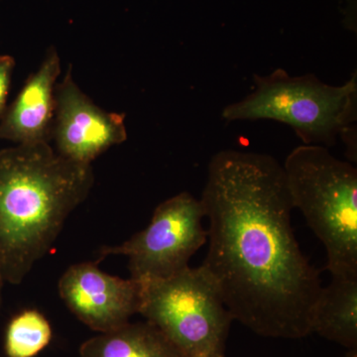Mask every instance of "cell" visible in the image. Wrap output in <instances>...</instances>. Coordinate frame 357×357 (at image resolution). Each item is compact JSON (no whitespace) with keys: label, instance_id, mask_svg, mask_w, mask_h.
I'll return each instance as SVG.
<instances>
[{"label":"cell","instance_id":"obj_1","mask_svg":"<svg viewBox=\"0 0 357 357\" xmlns=\"http://www.w3.org/2000/svg\"><path fill=\"white\" fill-rule=\"evenodd\" d=\"M208 248L202 266L234 321L263 337L311 335L319 272L301 250L283 166L270 155H213L202 192Z\"/></svg>","mask_w":357,"mask_h":357},{"label":"cell","instance_id":"obj_2","mask_svg":"<svg viewBox=\"0 0 357 357\" xmlns=\"http://www.w3.org/2000/svg\"><path fill=\"white\" fill-rule=\"evenodd\" d=\"M93 185L91 164L64 158L49 142L0 151V280H24Z\"/></svg>","mask_w":357,"mask_h":357},{"label":"cell","instance_id":"obj_3","mask_svg":"<svg viewBox=\"0 0 357 357\" xmlns=\"http://www.w3.org/2000/svg\"><path fill=\"white\" fill-rule=\"evenodd\" d=\"M294 208L326 248L332 276L357 277V169L328 148L296 147L284 163Z\"/></svg>","mask_w":357,"mask_h":357},{"label":"cell","instance_id":"obj_4","mask_svg":"<svg viewBox=\"0 0 357 357\" xmlns=\"http://www.w3.org/2000/svg\"><path fill=\"white\" fill-rule=\"evenodd\" d=\"M253 83L249 95L223 109L225 121L281 122L303 144L326 148L356 126V72L340 86L324 83L312 74L292 76L284 69L255 75Z\"/></svg>","mask_w":357,"mask_h":357},{"label":"cell","instance_id":"obj_5","mask_svg":"<svg viewBox=\"0 0 357 357\" xmlns=\"http://www.w3.org/2000/svg\"><path fill=\"white\" fill-rule=\"evenodd\" d=\"M139 314L185 357H225L234 318L203 266L141 282Z\"/></svg>","mask_w":357,"mask_h":357},{"label":"cell","instance_id":"obj_6","mask_svg":"<svg viewBox=\"0 0 357 357\" xmlns=\"http://www.w3.org/2000/svg\"><path fill=\"white\" fill-rule=\"evenodd\" d=\"M201 199L182 192L160 204L146 229L117 246H105L102 258L128 257L131 278L162 280L189 267L190 259L208 241Z\"/></svg>","mask_w":357,"mask_h":357},{"label":"cell","instance_id":"obj_7","mask_svg":"<svg viewBox=\"0 0 357 357\" xmlns=\"http://www.w3.org/2000/svg\"><path fill=\"white\" fill-rule=\"evenodd\" d=\"M52 138L61 156L91 164L110 147L128 139L126 115L105 112L93 103L77 86L70 66L56 86Z\"/></svg>","mask_w":357,"mask_h":357},{"label":"cell","instance_id":"obj_8","mask_svg":"<svg viewBox=\"0 0 357 357\" xmlns=\"http://www.w3.org/2000/svg\"><path fill=\"white\" fill-rule=\"evenodd\" d=\"M141 282L105 273L98 263L72 265L59 281L70 311L89 328L107 333L126 325L139 312Z\"/></svg>","mask_w":357,"mask_h":357},{"label":"cell","instance_id":"obj_9","mask_svg":"<svg viewBox=\"0 0 357 357\" xmlns=\"http://www.w3.org/2000/svg\"><path fill=\"white\" fill-rule=\"evenodd\" d=\"M61 60L49 49L39 69L28 77L13 105L0 117V139L16 144L49 142L55 115V89Z\"/></svg>","mask_w":357,"mask_h":357},{"label":"cell","instance_id":"obj_10","mask_svg":"<svg viewBox=\"0 0 357 357\" xmlns=\"http://www.w3.org/2000/svg\"><path fill=\"white\" fill-rule=\"evenodd\" d=\"M312 333L357 349V277L332 276L312 312Z\"/></svg>","mask_w":357,"mask_h":357},{"label":"cell","instance_id":"obj_11","mask_svg":"<svg viewBox=\"0 0 357 357\" xmlns=\"http://www.w3.org/2000/svg\"><path fill=\"white\" fill-rule=\"evenodd\" d=\"M81 357H185L149 321L100 333L81 347Z\"/></svg>","mask_w":357,"mask_h":357},{"label":"cell","instance_id":"obj_12","mask_svg":"<svg viewBox=\"0 0 357 357\" xmlns=\"http://www.w3.org/2000/svg\"><path fill=\"white\" fill-rule=\"evenodd\" d=\"M51 337V326L43 314L27 310L9 323L6 335L7 356L34 357L49 344Z\"/></svg>","mask_w":357,"mask_h":357},{"label":"cell","instance_id":"obj_13","mask_svg":"<svg viewBox=\"0 0 357 357\" xmlns=\"http://www.w3.org/2000/svg\"><path fill=\"white\" fill-rule=\"evenodd\" d=\"M15 60L9 55H0V117L6 112L7 96L10 88L11 76Z\"/></svg>","mask_w":357,"mask_h":357},{"label":"cell","instance_id":"obj_14","mask_svg":"<svg viewBox=\"0 0 357 357\" xmlns=\"http://www.w3.org/2000/svg\"><path fill=\"white\" fill-rule=\"evenodd\" d=\"M345 357H357V349H351Z\"/></svg>","mask_w":357,"mask_h":357},{"label":"cell","instance_id":"obj_15","mask_svg":"<svg viewBox=\"0 0 357 357\" xmlns=\"http://www.w3.org/2000/svg\"><path fill=\"white\" fill-rule=\"evenodd\" d=\"M2 288H3V281L0 280V307L2 304Z\"/></svg>","mask_w":357,"mask_h":357}]
</instances>
